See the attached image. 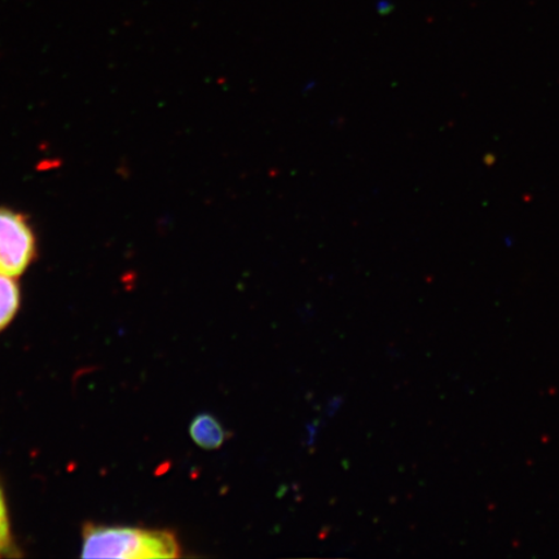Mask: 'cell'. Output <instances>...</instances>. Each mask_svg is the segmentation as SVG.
Segmentation results:
<instances>
[{
  "label": "cell",
  "mask_w": 559,
  "mask_h": 559,
  "mask_svg": "<svg viewBox=\"0 0 559 559\" xmlns=\"http://www.w3.org/2000/svg\"><path fill=\"white\" fill-rule=\"evenodd\" d=\"M35 236L23 214L0 207V275L23 274L35 255Z\"/></svg>",
  "instance_id": "2"
},
{
  "label": "cell",
  "mask_w": 559,
  "mask_h": 559,
  "mask_svg": "<svg viewBox=\"0 0 559 559\" xmlns=\"http://www.w3.org/2000/svg\"><path fill=\"white\" fill-rule=\"evenodd\" d=\"M180 547L171 533L120 527H88L83 558H177Z\"/></svg>",
  "instance_id": "1"
},
{
  "label": "cell",
  "mask_w": 559,
  "mask_h": 559,
  "mask_svg": "<svg viewBox=\"0 0 559 559\" xmlns=\"http://www.w3.org/2000/svg\"><path fill=\"white\" fill-rule=\"evenodd\" d=\"M19 304L17 284L10 276L0 275V331L15 317Z\"/></svg>",
  "instance_id": "4"
},
{
  "label": "cell",
  "mask_w": 559,
  "mask_h": 559,
  "mask_svg": "<svg viewBox=\"0 0 559 559\" xmlns=\"http://www.w3.org/2000/svg\"><path fill=\"white\" fill-rule=\"evenodd\" d=\"M11 547L9 516L4 504L2 489H0V556L9 551Z\"/></svg>",
  "instance_id": "5"
},
{
  "label": "cell",
  "mask_w": 559,
  "mask_h": 559,
  "mask_svg": "<svg viewBox=\"0 0 559 559\" xmlns=\"http://www.w3.org/2000/svg\"><path fill=\"white\" fill-rule=\"evenodd\" d=\"M190 435L200 449L207 451L218 450L226 442L227 431L212 415L195 416L190 426Z\"/></svg>",
  "instance_id": "3"
}]
</instances>
